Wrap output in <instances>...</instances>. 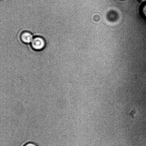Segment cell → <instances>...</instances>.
I'll return each mask as SVG.
<instances>
[{
    "instance_id": "cell-4",
    "label": "cell",
    "mask_w": 146,
    "mask_h": 146,
    "mask_svg": "<svg viewBox=\"0 0 146 146\" xmlns=\"http://www.w3.org/2000/svg\"><path fill=\"white\" fill-rule=\"evenodd\" d=\"M23 146H38V145L33 142H28L24 144Z\"/></svg>"
},
{
    "instance_id": "cell-6",
    "label": "cell",
    "mask_w": 146,
    "mask_h": 146,
    "mask_svg": "<svg viewBox=\"0 0 146 146\" xmlns=\"http://www.w3.org/2000/svg\"><path fill=\"white\" fill-rule=\"evenodd\" d=\"M3 1H4V3H5V4H6V6H7V9H8V7H7V5L6 4V3H5V1H4V0H3Z\"/></svg>"
},
{
    "instance_id": "cell-1",
    "label": "cell",
    "mask_w": 146,
    "mask_h": 146,
    "mask_svg": "<svg viewBox=\"0 0 146 146\" xmlns=\"http://www.w3.org/2000/svg\"><path fill=\"white\" fill-rule=\"evenodd\" d=\"M30 44L31 48L34 50L37 51H41L45 48V40L41 36H34Z\"/></svg>"
},
{
    "instance_id": "cell-3",
    "label": "cell",
    "mask_w": 146,
    "mask_h": 146,
    "mask_svg": "<svg viewBox=\"0 0 146 146\" xmlns=\"http://www.w3.org/2000/svg\"><path fill=\"white\" fill-rule=\"evenodd\" d=\"M141 12L143 17L146 19V3L143 4L141 7Z\"/></svg>"
},
{
    "instance_id": "cell-5",
    "label": "cell",
    "mask_w": 146,
    "mask_h": 146,
    "mask_svg": "<svg viewBox=\"0 0 146 146\" xmlns=\"http://www.w3.org/2000/svg\"><path fill=\"white\" fill-rule=\"evenodd\" d=\"M137 111L135 110H133L129 113V115L131 117H134L136 114Z\"/></svg>"
},
{
    "instance_id": "cell-2",
    "label": "cell",
    "mask_w": 146,
    "mask_h": 146,
    "mask_svg": "<svg viewBox=\"0 0 146 146\" xmlns=\"http://www.w3.org/2000/svg\"><path fill=\"white\" fill-rule=\"evenodd\" d=\"M33 34L30 31H25L21 32L20 35V39L23 43L30 44L34 38Z\"/></svg>"
}]
</instances>
